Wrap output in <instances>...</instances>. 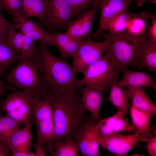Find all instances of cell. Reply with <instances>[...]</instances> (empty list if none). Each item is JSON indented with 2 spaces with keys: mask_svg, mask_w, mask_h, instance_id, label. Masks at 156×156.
I'll use <instances>...</instances> for the list:
<instances>
[{
  "mask_svg": "<svg viewBox=\"0 0 156 156\" xmlns=\"http://www.w3.org/2000/svg\"><path fill=\"white\" fill-rule=\"evenodd\" d=\"M82 44L78 50L72 57V67L75 73L83 74L87 68L98 60L108 49L112 36L108 34L105 39L100 42L91 39V34Z\"/></svg>",
  "mask_w": 156,
  "mask_h": 156,
  "instance_id": "9c48e42d",
  "label": "cell"
},
{
  "mask_svg": "<svg viewBox=\"0 0 156 156\" xmlns=\"http://www.w3.org/2000/svg\"><path fill=\"white\" fill-rule=\"evenodd\" d=\"M135 1L139 6L144 3L141 0H100L99 3L100 10V20L98 29L93 34L96 36L101 34L109 20L118 14L127 11L129 5Z\"/></svg>",
  "mask_w": 156,
  "mask_h": 156,
  "instance_id": "7c38bea8",
  "label": "cell"
},
{
  "mask_svg": "<svg viewBox=\"0 0 156 156\" xmlns=\"http://www.w3.org/2000/svg\"><path fill=\"white\" fill-rule=\"evenodd\" d=\"M44 8V0H22L21 1V14L25 19L36 17L40 19Z\"/></svg>",
  "mask_w": 156,
  "mask_h": 156,
  "instance_id": "83f0119b",
  "label": "cell"
},
{
  "mask_svg": "<svg viewBox=\"0 0 156 156\" xmlns=\"http://www.w3.org/2000/svg\"><path fill=\"white\" fill-rule=\"evenodd\" d=\"M48 46L39 42L35 45V52L49 93L65 94L81 90L83 87L79 84L72 66L52 53Z\"/></svg>",
  "mask_w": 156,
  "mask_h": 156,
  "instance_id": "7a4b0ae2",
  "label": "cell"
},
{
  "mask_svg": "<svg viewBox=\"0 0 156 156\" xmlns=\"http://www.w3.org/2000/svg\"><path fill=\"white\" fill-rule=\"evenodd\" d=\"M151 14L146 12L140 14L133 13L129 21L126 32L132 36L146 38L151 22Z\"/></svg>",
  "mask_w": 156,
  "mask_h": 156,
  "instance_id": "ffe728a7",
  "label": "cell"
},
{
  "mask_svg": "<svg viewBox=\"0 0 156 156\" xmlns=\"http://www.w3.org/2000/svg\"><path fill=\"white\" fill-rule=\"evenodd\" d=\"M22 0H0V8L5 10L14 19V23L20 24L25 18L21 14Z\"/></svg>",
  "mask_w": 156,
  "mask_h": 156,
  "instance_id": "f1b7e54d",
  "label": "cell"
},
{
  "mask_svg": "<svg viewBox=\"0 0 156 156\" xmlns=\"http://www.w3.org/2000/svg\"><path fill=\"white\" fill-rule=\"evenodd\" d=\"M15 30H12L7 37L10 44L20 55L21 57L33 54L35 51L34 41Z\"/></svg>",
  "mask_w": 156,
  "mask_h": 156,
  "instance_id": "7402d4cb",
  "label": "cell"
},
{
  "mask_svg": "<svg viewBox=\"0 0 156 156\" xmlns=\"http://www.w3.org/2000/svg\"><path fill=\"white\" fill-rule=\"evenodd\" d=\"M130 112L135 133L140 135L141 141L148 142L154 135L150 127L151 117L140 109L132 105L130 107Z\"/></svg>",
  "mask_w": 156,
  "mask_h": 156,
  "instance_id": "2e32d148",
  "label": "cell"
},
{
  "mask_svg": "<svg viewBox=\"0 0 156 156\" xmlns=\"http://www.w3.org/2000/svg\"><path fill=\"white\" fill-rule=\"evenodd\" d=\"M12 156H36L35 153L31 151H11Z\"/></svg>",
  "mask_w": 156,
  "mask_h": 156,
  "instance_id": "74e56055",
  "label": "cell"
},
{
  "mask_svg": "<svg viewBox=\"0 0 156 156\" xmlns=\"http://www.w3.org/2000/svg\"><path fill=\"white\" fill-rule=\"evenodd\" d=\"M51 95L55 140H73L91 116L88 115L76 91Z\"/></svg>",
  "mask_w": 156,
  "mask_h": 156,
  "instance_id": "6da1fadb",
  "label": "cell"
},
{
  "mask_svg": "<svg viewBox=\"0 0 156 156\" xmlns=\"http://www.w3.org/2000/svg\"><path fill=\"white\" fill-rule=\"evenodd\" d=\"M34 101L25 92L14 90L0 103V109L6 116L25 125L30 123Z\"/></svg>",
  "mask_w": 156,
  "mask_h": 156,
  "instance_id": "ba28073f",
  "label": "cell"
},
{
  "mask_svg": "<svg viewBox=\"0 0 156 156\" xmlns=\"http://www.w3.org/2000/svg\"><path fill=\"white\" fill-rule=\"evenodd\" d=\"M132 105L146 112L150 117L156 114L155 105L147 96L142 87H128L125 90Z\"/></svg>",
  "mask_w": 156,
  "mask_h": 156,
  "instance_id": "44dd1931",
  "label": "cell"
},
{
  "mask_svg": "<svg viewBox=\"0 0 156 156\" xmlns=\"http://www.w3.org/2000/svg\"><path fill=\"white\" fill-rule=\"evenodd\" d=\"M35 148L36 150V152L35 153L36 156H44L46 155L45 153L43 148V146H37Z\"/></svg>",
  "mask_w": 156,
  "mask_h": 156,
  "instance_id": "f35d334b",
  "label": "cell"
},
{
  "mask_svg": "<svg viewBox=\"0 0 156 156\" xmlns=\"http://www.w3.org/2000/svg\"><path fill=\"white\" fill-rule=\"evenodd\" d=\"M6 87L4 82L1 79L0 77V99L1 96L4 92Z\"/></svg>",
  "mask_w": 156,
  "mask_h": 156,
  "instance_id": "ab89813d",
  "label": "cell"
},
{
  "mask_svg": "<svg viewBox=\"0 0 156 156\" xmlns=\"http://www.w3.org/2000/svg\"><path fill=\"white\" fill-rule=\"evenodd\" d=\"M14 132L7 139L11 151H29L33 136L31 133L32 124L30 123L24 125Z\"/></svg>",
  "mask_w": 156,
  "mask_h": 156,
  "instance_id": "ac0fdd59",
  "label": "cell"
},
{
  "mask_svg": "<svg viewBox=\"0 0 156 156\" xmlns=\"http://www.w3.org/2000/svg\"><path fill=\"white\" fill-rule=\"evenodd\" d=\"M0 139H3V140H5L3 137H2L1 136H0Z\"/></svg>",
  "mask_w": 156,
  "mask_h": 156,
  "instance_id": "b9f144b4",
  "label": "cell"
},
{
  "mask_svg": "<svg viewBox=\"0 0 156 156\" xmlns=\"http://www.w3.org/2000/svg\"><path fill=\"white\" fill-rule=\"evenodd\" d=\"M141 0L142 1H143L144 3H145L146 2V1H144V0Z\"/></svg>",
  "mask_w": 156,
  "mask_h": 156,
  "instance_id": "7bdbcfd3",
  "label": "cell"
},
{
  "mask_svg": "<svg viewBox=\"0 0 156 156\" xmlns=\"http://www.w3.org/2000/svg\"><path fill=\"white\" fill-rule=\"evenodd\" d=\"M45 8L38 23L45 26L51 33L60 29L67 30L75 18L65 0H44Z\"/></svg>",
  "mask_w": 156,
  "mask_h": 156,
  "instance_id": "52a82bcc",
  "label": "cell"
},
{
  "mask_svg": "<svg viewBox=\"0 0 156 156\" xmlns=\"http://www.w3.org/2000/svg\"><path fill=\"white\" fill-rule=\"evenodd\" d=\"M21 124L12 118L1 114L0 109V135L6 139L20 129Z\"/></svg>",
  "mask_w": 156,
  "mask_h": 156,
  "instance_id": "4dcf8cb0",
  "label": "cell"
},
{
  "mask_svg": "<svg viewBox=\"0 0 156 156\" xmlns=\"http://www.w3.org/2000/svg\"><path fill=\"white\" fill-rule=\"evenodd\" d=\"M119 72L114 67L107 52L86 69L82 79L78 80L81 86L99 89L103 93L107 89L109 83L118 79Z\"/></svg>",
  "mask_w": 156,
  "mask_h": 156,
  "instance_id": "8992f818",
  "label": "cell"
},
{
  "mask_svg": "<svg viewBox=\"0 0 156 156\" xmlns=\"http://www.w3.org/2000/svg\"><path fill=\"white\" fill-rule=\"evenodd\" d=\"M47 150L54 156H78L79 151L74 141L71 139L55 140L44 145Z\"/></svg>",
  "mask_w": 156,
  "mask_h": 156,
  "instance_id": "cb8c5ba5",
  "label": "cell"
},
{
  "mask_svg": "<svg viewBox=\"0 0 156 156\" xmlns=\"http://www.w3.org/2000/svg\"><path fill=\"white\" fill-rule=\"evenodd\" d=\"M70 7L75 18L88 10L90 6L99 3L100 0H65Z\"/></svg>",
  "mask_w": 156,
  "mask_h": 156,
  "instance_id": "1f68e13d",
  "label": "cell"
},
{
  "mask_svg": "<svg viewBox=\"0 0 156 156\" xmlns=\"http://www.w3.org/2000/svg\"><path fill=\"white\" fill-rule=\"evenodd\" d=\"M81 100L84 109L97 122L101 118L99 111L103 100L102 91L98 89L85 86L80 90Z\"/></svg>",
  "mask_w": 156,
  "mask_h": 156,
  "instance_id": "5bb4252c",
  "label": "cell"
},
{
  "mask_svg": "<svg viewBox=\"0 0 156 156\" xmlns=\"http://www.w3.org/2000/svg\"><path fill=\"white\" fill-rule=\"evenodd\" d=\"M146 37L151 44L156 45V18L153 14H151V22Z\"/></svg>",
  "mask_w": 156,
  "mask_h": 156,
  "instance_id": "e575fe53",
  "label": "cell"
},
{
  "mask_svg": "<svg viewBox=\"0 0 156 156\" xmlns=\"http://www.w3.org/2000/svg\"><path fill=\"white\" fill-rule=\"evenodd\" d=\"M18 29L21 33L29 37L34 41L49 45L55 46L51 34L45 31L42 26L36 23L31 18H25L24 21L18 24Z\"/></svg>",
  "mask_w": 156,
  "mask_h": 156,
  "instance_id": "9a60e30c",
  "label": "cell"
},
{
  "mask_svg": "<svg viewBox=\"0 0 156 156\" xmlns=\"http://www.w3.org/2000/svg\"><path fill=\"white\" fill-rule=\"evenodd\" d=\"M133 12L127 10L122 12L111 18L104 28L103 31L113 36L126 32L128 24Z\"/></svg>",
  "mask_w": 156,
  "mask_h": 156,
  "instance_id": "484cf974",
  "label": "cell"
},
{
  "mask_svg": "<svg viewBox=\"0 0 156 156\" xmlns=\"http://www.w3.org/2000/svg\"><path fill=\"white\" fill-rule=\"evenodd\" d=\"M140 134L122 135L116 133L105 138L99 137L100 146L118 156H126L140 140Z\"/></svg>",
  "mask_w": 156,
  "mask_h": 156,
  "instance_id": "30bf717a",
  "label": "cell"
},
{
  "mask_svg": "<svg viewBox=\"0 0 156 156\" xmlns=\"http://www.w3.org/2000/svg\"><path fill=\"white\" fill-rule=\"evenodd\" d=\"M20 58V55L10 45L7 38L0 39V77L4 71Z\"/></svg>",
  "mask_w": 156,
  "mask_h": 156,
  "instance_id": "d4e9b609",
  "label": "cell"
},
{
  "mask_svg": "<svg viewBox=\"0 0 156 156\" xmlns=\"http://www.w3.org/2000/svg\"><path fill=\"white\" fill-rule=\"evenodd\" d=\"M150 43L146 38L132 36L125 32L112 36L107 52L114 67L120 72L129 67H139L143 52Z\"/></svg>",
  "mask_w": 156,
  "mask_h": 156,
  "instance_id": "277c9868",
  "label": "cell"
},
{
  "mask_svg": "<svg viewBox=\"0 0 156 156\" xmlns=\"http://www.w3.org/2000/svg\"><path fill=\"white\" fill-rule=\"evenodd\" d=\"M17 62L6 76L9 83L27 92L35 101L47 95L49 91L35 52L21 57Z\"/></svg>",
  "mask_w": 156,
  "mask_h": 156,
  "instance_id": "3957f363",
  "label": "cell"
},
{
  "mask_svg": "<svg viewBox=\"0 0 156 156\" xmlns=\"http://www.w3.org/2000/svg\"><path fill=\"white\" fill-rule=\"evenodd\" d=\"M139 67L156 71V45L150 43L144 50L140 60Z\"/></svg>",
  "mask_w": 156,
  "mask_h": 156,
  "instance_id": "f546056e",
  "label": "cell"
},
{
  "mask_svg": "<svg viewBox=\"0 0 156 156\" xmlns=\"http://www.w3.org/2000/svg\"><path fill=\"white\" fill-rule=\"evenodd\" d=\"M122 78L118 81L120 87H142L144 86L156 89V83L154 78L147 73L138 72L127 68L123 69Z\"/></svg>",
  "mask_w": 156,
  "mask_h": 156,
  "instance_id": "e0dca14e",
  "label": "cell"
},
{
  "mask_svg": "<svg viewBox=\"0 0 156 156\" xmlns=\"http://www.w3.org/2000/svg\"><path fill=\"white\" fill-rule=\"evenodd\" d=\"M94 127L101 138H105L119 132H133L135 133L132 125L120 112H118L109 117L100 118Z\"/></svg>",
  "mask_w": 156,
  "mask_h": 156,
  "instance_id": "8fae6325",
  "label": "cell"
},
{
  "mask_svg": "<svg viewBox=\"0 0 156 156\" xmlns=\"http://www.w3.org/2000/svg\"><path fill=\"white\" fill-rule=\"evenodd\" d=\"M51 34L54 40L55 46L64 60L72 57L86 40L75 39L66 33L54 32Z\"/></svg>",
  "mask_w": 156,
  "mask_h": 156,
  "instance_id": "d6986e66",
  "label": "cell"
},
{
  "mask_svg": "<svg viewBox=\"0 0 156 156\" xmlns=\"http://www.w3.org/2000/svg\"><path fill=\"white\" fill-rule=\"evenodd\" d=\"M11 152V149L7 141L0 139V156H9Z\"/></svg>",
  "mask_w": 156,
  "mask_h": 156,
  "instance_id": "8d00e7d4",
  "label": "cell"
},
{
  "mask_svg": "<svg viewBox=\"0 0 156 156\" xmlns=\"http://www.w3.org/2000/svg\"><path fill=\"white\" fill-rule=\"evenodd\" d=\"M93 125L91 127L90 140L88 156L99 155V149L100 146L99 136L94 129Z\"/></svg>",
  "mask_w": 156,
  "mask_h": 156,
  "instance_id": "836d02e7",
  "label": "cell"
},
{
  "mask_svg": "<svg viewBox=\"0 0 156 156\" xmlns=\"http://www.w3.org/2000/svg\"><path fill=\"white\" fill-rule=\"evenodd\" d=\"M99 8V3L92 6L89 10L72 21L65 33L76 39H85L90 33L92 22Z\"/></svg>",
  "mask_w": 156,
  "mask_h": 156,
  "instance_id": "4fadbf2b",
  "label": "cell"
},
{
  "mask_svg": "<svg viewBox=\"0 0 156 156\" xmlns=\"http://www.w3.org/2000/svg\"><path fill=\"white\" fill-rule=\"evenodd\" d=\"M146 148L150 155L156 156V135L154 134L149 140Z\"/></svg>",
  "mask_w": 156,
  "mask_h": 156,
  "instance_id": "d590c367",
  "label": "cell"
},
{
  "mask_svg": "<svg viewBox=\"0 0 156 156\" xmlns=\"http://www.w3.org/2000/svg\"><path fill=\"white\" fill-rule=\"evenodd\" d=\"M50 94L43 98L34 100L32 120L37 131L35 148L53 142L55 140L53 110Z\"/></svg>",
  "mask_w": 156,
  "mask_h": 156,
  "instance_id": "5b68a950",
  "label": "cell"
},
{
  "mask_svg": "<svg viewBox=\"0 0 156 156\" xmlns=\"http://www.w3.org/2000/svg\"><path fill=\"white\" fill-rule=\"evenodd\" d=\"M0 8V39L6 38L12 30L18 29V24L12 23L7 20L1 13Z\"/></svg>",
  "mask_w": 156,
  "mask_h": 156,
  "instance_id": "d6a6232c",
  "label": "cell"
},
{
  "mask_svg": "<svg viewBox=\"0 0 156 156\" xmlns=\"http://www.w3.org/2000/svg\"><path fill=\"white\" fill-rule=\"evenodd\" d=\"M108 86L110 89L108 101L125 117L129 106V98L125 90L118 85L117 79L111 81Z\"/></svg>",
  "mask_w": 156,
  "mask_h": 156,
  "instance_id": "603a6c76",
  "label": "cell"
},
{
  "mask_svg": "<svg viewBox=\"0 0 156 156\" xmlns=\"http://www.w3.org/2000/svg\"><path fill=\"white\" fill-rule=\"evenodd\" d=\"M97 121L91 116L82 126L73 140L82 156H88L91 138V127Z\"/></svg>",
  "mask_w": 156,
  "mask_h": 156,
  "instance_id": "4316f807",
  "label": "cell"
},
{
  "mask_svg": "<svg viewBox=\"0 0 156 156\" xmlns=\"http://www.w3.org/2000/svg\"><path fill=\"white\" fill-rule=\"evenodd\" d=\"M145 1H147L150 2H152L154 4H155L156 3V0H144Z\"/></svg>",
  "mask_w": 156,
  "mask_h": 156,
  "instance_id": "60d3db41",
  "label": "cell"
}]
</instances>
